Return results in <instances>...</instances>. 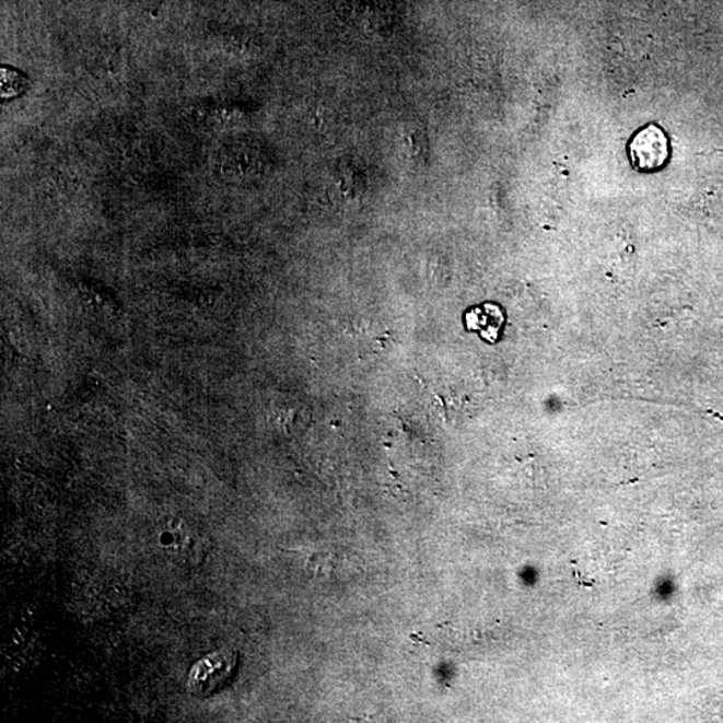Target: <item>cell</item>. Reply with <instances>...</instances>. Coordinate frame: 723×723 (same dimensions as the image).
Masks as SVG:
<instances>
[{"instance_id":"cell-3","label":"cell","mask_w":723,"mask_h":723,"mask_svg":"<svg viewBox=\"0 0 723 723\" xmlns=\"http://www.w3.org/2000/svg\"><path fill=\"white\" fill-rule=\"evenodd\" d=\"M23 80H21L20 75L15 73V71L11 70H2V95L3 98L9 100L11 97H15L18 93L21 92V89L23 86Z\"/></svg>"},{"instance_id":"cell-1","label":"cell","mask_w":723,"mask_h":723,"mask_svg":"<svg viewBox=\"0 0 723 723\" xmlns=\"http://www.w3.org/2000/svg\"><path fill=\"white\" fill-rule=\"evenodd\" d=\"M237 663L236 653L219 650L197 662L189 673L188 689L196 696H208L230 680Z\"/></svg>"},{"instance_id":"cell-2","label":"cell","mask_w":723,"mask_h":723,"mask_svg":"<svg viewBox=\"0 0 723 723\" xmlns=\"http://www.w3.org/2000/svg\"><path fill=\"white\" fill-rule=\"evenodd\" d=\"M629 151L631 163L638 171L653 172L666 164L670 147L663 130L650 125L633 137Z\"/></svg>"}]
</instances>
